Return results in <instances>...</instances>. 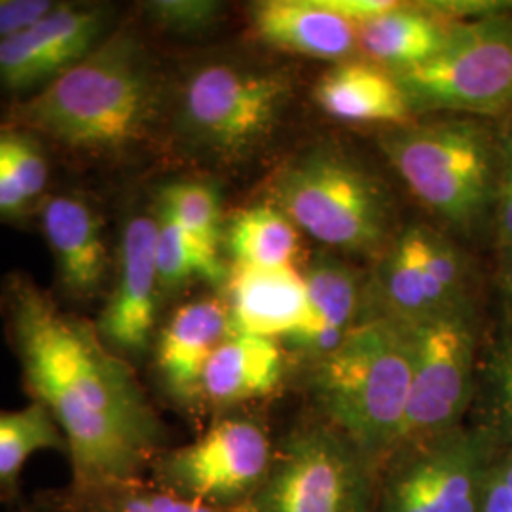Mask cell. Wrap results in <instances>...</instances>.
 <instances>
[{
	"instance_id": "obj_18",
	"label": "cell",
	"mask_w": 512,
	"mask_h": 512,
	"mask_svg": "<svg viewBox=\"0 0 512 512\" xmlns=\"http://www.w3.org/2000/svg\"><path fill=\"white\" fill-rule=\"evenodd\" d=\"M283 368L277 340L232 332L207 363L202 397L222 406L266 397L281 384Z\"/></svg>"
},
{
	"instance_id": "obj_3",
	"label": "cell",
	"mask_w": 512,
	"mask_h": 512,
	"mask_svg": "<svg viewBox=\"0 0 512 512\" xmlns=\"http://www.w3.org/2000/svg\"><path fill=\"white\" fill-rule=\"evenodd\" d=\"M414 370V329L382 315L319 357L311 389L330 427L378 471L399 446Z\"/></svg>"
},
{
	"instance_id": "obj_10",
	"label": "cell",
	"mask_w": 512,
	"mask_h": 512,
	"mask_svg": "<svg viewBox=\"0 0 512 512\" xmlns=\"http://www.w3.org/2000/svg\"><path fill=\"white\" fill-rule=\"evenodd\" d=\"M272 461L270 440L258 423L228 418L200 439L160 454L152 467L154 482L167 490L234 511L255 495Z\"/></svg>"
},
{
	"instance_id": "obj_31",
	"label": "cell",
	"mask_w": 512,
	"mask_h": 512,
	"mask_svg": "<svg viewBox=\"0 0 512 512\" xmlns=\"http://www.w3.org/2000/svg\"><path fill=\"white\" fill-rule=\"evenodd\" d=\"M418 239H420L421 256L427 266V270L435 277L440 289L446 293L448 300L456 304V296L463 281V266L459 262V256L450 243L435 236L429 230L418 228Z\"/></svg>"
},
{
	"instance_id": "obj_27",
	"label": "cell",
	"mask_w": 512,
	"mask_h": 512,
	"mask_svg": "<svg viewBox=\"0 0 512 512\" xmlns=\"http://www.w3.org/2000/svg\"><path fill=\"white\" fill-rule=\"evenodd\" d=\"M160 215L179 224L186 234L219 251L222 236L219 194L203 183H175L165 186Z\"/></svg>"
},
{
	"instance_id": "obj_16",
	"label": "cell",
	"mask_w": 512,
	"mask_h": 512,
	"mask_svg": "<svg viewBox=\"0 0 512 512\" xmlns=\"http://www.w3.org/2000/svg\"><path fill=\"white\" fill-rule=\"evenodd\" d=\"M42 228L63 289L74 298H92L109 266L103 222L95 209L76 196H55L44 205Z\"/></svg>"
},
{
	"instance_id": "obj_15",
	"label": "cell",
	"mask_w": 512,
	"mask_h": 512,
	"mask_svg": "<svg viewBox=\"0 0 512 512\" xmlns=\"http://www.w3.org/2000/svg\"><path fill=\"white\" fill-rule=\"evenodd\" d=\"M228 310L238 334L291 338L308 317V289L289 268L236 266L228 275Z\"/></svg>"
},
{
	"instance_id": "obj_28",
	"label": "cell",
	"mask_w": 512,
	"mask_h": 512,
	"mask_svg": "<svg viewBox=\"0 0 512 512\" xmlns=\"http://www.w3.org/2000/svg\"><path fill=\"white\" fill-rule=\"evenodd\" d=\"M0 165L33 203L48 184V160L37 137L23 129L0 131Z\"/></svg>"
},
{
	"instance_id": "obj_2",
	"label": "cell",
	"mask_w": 512,
	"mask_h": 512,
	"mask_svg": "<svg viewBox=\"0 0 512 512\" xmlns=\"http://www.w3.org/2000/svg\"><path fill=\"white\" fill-rule=\"evenodd\" d=\"M158 88L150 57L128 29H116L52 84L16 103V128L88 160L128 154L148 135Z\"/></svg>"
},
{
	"instance_id": "obj_7",
	"label": "cell",
	"mask_w": 512,
	"mask_h": 512,
	"mask_svg": "<svg viewBox=\"0 0 512 512\" xmlns=\"http://www.w3.org/2000/svg\"><path fill=\"white\" fill-rule=\"evenodd\" d=\"M391 74L410 110H501L512 101V21L454 23L437 54Z\"/></svg>"
},
{
	"instance_id": "obj_37",
	"label": "cell",
	"mask_w": 512,
	"mask_h": 512,
	"mask_svg": "<svg viewBox=\"0 0 512 512\" xmlns=\"http://www.w3.org/2000/svg\"><path fill=\"white\" fill-rule=\"evenodd\" d=\"M29 512H57L55 509H31Z\"/></svg>"
},
{
	"instance_id": "obj_32",
	"label": "cell",
	"mask_w": 512,
	"mask_h": 512,
	"mask_svg": "<svg viewBox=\"0 0 512 512\" xmlns=\"http://www.w3.org/2000/svg\"><path fill=\"white\" fill-rule=\"evenodd\" d=\"M478 512H512V446H499L484 476Z\"/></svg>"
},
{
	"instance_id": "obj_21",
	"label": "cell",
	"mask_w": 512,
	"mask_h": 512,
	"mask_svg": "<svg viewBox=\"0 0 512 512\" xmlns=\"http://www.w3.org/2000/svg\"><path fill=\"white\" fill-rule=\"evenodd\" d=\"M450 25L420 10L395 8L357 25V37L366 54L393 71L416 67L437 54Z\"/></svg>"
},
{
	"instance_id": "obj_29",
	"label": "cell",
	"mask_w": 512,
	"mask_h": 512,
	"mask_svg": "<svg viewBox=\"0 0 512 512\" xmlns=\"http://www.w3.org/2000/svg\"><path fill=\"white\" fill-rule=\"evenodd\" d=\"M486 384L494 416L488 429L499 446H512V340L494 349L486 368Z\"/></svg>"
},
{
	"instance_id": "obj_14",
	"label": "cell",
	"mask_w": 512,
	"mask_h": 512,
	"mask_svg": "<svg viewBox=\"0 0 512 512\" xmlns=\"http://www.w3.org/2000/svg\"><path fill=\"white\" fill-rule=\"evenodd\" d=\"M234 332L228 304L205 298L173 313L156 346V366L165 389L181 403L202 397L203 374L220 344Z\"/></svg>"
},
{
	"instance_id": "obj_25",
	"label": "cell",
	"mask_w": 512,
	"mask_h": 512,
	"mask_svg": "<svg viewBox=\"0 0 512 512\" xmlns=\"http://www.w3.org/2000/svg\"><path fill=\"white\" fill-rule=\"evenodd\" d=\"M228 249L236 266L289 268L298 253V230L277 207H251L234 215Z\"/></svg>"
},
{
	"instance_id": "obj_24",
	"label": "cell",
	"mask_w": 512,
	"mask_h": 512,
	"mask_svg": "<svg viewBox=\"0 0 512 512\" xmlns=\"http://www.w3.org/2000/svg\"><path fill=\"white\" fill-rule=\"evenodd\" d=\"M48 450L67 454V442L44 404L0 410V499L16 497L27 461Z\"/></svg>"
},
{
	"instance_id": "obj_4",
	"label": "cell",
	"mask_w": 512,
	"mask_h": 512,
	"mask_svg": "<svg viewBox=\"0 0 512 512\" xmlns=\"http://www.w3.org/2000/svg\"><path fill=\"white\" fill-rule=\"evenodd\" d=\"M380 147L414 196L454 226H473L494 200V148L469 120L389 131Z\"/></svg>"
},
{
	"instance_id": "obj_8",
	"label": "cell",
	"mask_w": 512,
	"mask_h": 512,
	"mask_svg": "<svg viewBox=\"0 0 512 512\" xmlns=\"http://www.w3.org/2000/svg\"><path fill=\"white\" fill-rule=\"evenodd\" d=\"M289 95L277 74L256 73L232 63H207L184 82L179 124L190 145L236 160L260 145L274 128Z\"/></svg>"
},
{
	"instance_id": "obj_19",
	"label": "cell",
	"mask_w": 512,
	"mask_h": 512,
	"mask_svg": "<svg viewBox=\"0 0 512 512\" xmlns=\"http://www.w3.org/2000/svg\"><path fill=\"white\" fill-rule=\"evenodd\" d=\"M304 281L308 289V317L287 340L294 348L319 359L336 348L357 325L359 279L340 260L321 256L311 264Z\"/></svg>"
},
{
	"instance_id": "obj_35",
	"label": "cell",
	"mask_w": 512,
	"mask_h": 512,
	"mask_svg": "<svg viewBox=\"0 0 512 512\" xmlns=\"http://www.w3.org/2000/svg\"><path fill=\"white\" fill-rule=\"evenodd\" d=\"M31 202L12 179V175L0 165V217H16L23 213Z\"/></svg>"
},
{
	"instance_id": "obj_17",
	"label": "cell",
	"mask_w": 512,
	"mask_h": 512,
	"mask_svg": "<svg viewBox=\"0 0 512 512\" xmlns=\"http://www.w3.org/2000/svg\"><path fill=\"white\" fill-rule=\"evenodd\" d=\"M256 35L294 54L342 59L357 46V25L317 0H266L251 10Z\"/></svg>"
},
{
	"instance_id": "obj_23",
	"label": "cell",
	"mask_w": 512,
	"mask_h": 512,
	"mask_svg": "<svg viewBox=\"0 0 512 512\" xmlns=\"http://www.w3.org/2000/svg\"><path fill=\"white\" fill-rule=\"evenodd\" d=\"M57 512H236L205 505L160 486L129 478L97 486H73L57 497Z\"/></svg>"
},
{
	"instance_id": "obj_34",
	"label": "cell",
	"mask_w": 512,
	"mask_h": 512,
	"mask_svg": "<svg viewBox=\"0 0 512 512\" xmlns=\"http://www.w3.org/2000/svg\"><path fill=\"white\" fill-rule=\"evenodd\" d=\"M501 167L497 179V234L505 249H512V137L501 152Z\"/></svg>"
},
{
	"instance_id": "obj_5",
	"label": "cell",
	"mask_w": 512,
	"mask_h": 512,
	"mask_svg": "<svg viewBox=\"0 0 512 512\" xmlns=\"http://www.w3.org/2000/svg\"><path fill=\"white\" fill-rule=\"evenodd\" d=\"M274 196L277 209L298 228L332 247L368 251L387 236L382 186L332 148H317L283 169Z\"/></svg>"
},
{
	"instance_id": "obj_6",
	"label": "cell",
	"mask_w": 512,
	"mask_h": 512,
	"mask_svg": "<svg viewBox=\"0 0 512 512\" xmlns=\"http://www.w3.org/2000/svg\"><path fill=\"white\" fill-rule=\"evenodd\" d=\"M378 471L330 425L294 431L236 512H374Z\"/></svg>"
},
{
	"instance_id": "obj_30",
	"label": "cell",
	"mask_w": 512,
	"mask_h": 512,
	"mask_svg": "<svg viewBox=\"0 0 512 512\" xmlns=\"http://www.w3.org/2000/svg\"><path fill=\"white\" fill-rule=\"evenodd\" d=\"M145 12L169 33L196 35L219 21L222 4L213 0H154L145 4Z\"/></svg>"
},
{
	"instance_id": "obj_20",
	"label": "cell",
	"mask_w": 512,
	"mask_h": 512,
	"mask_svg": "<svg viewBox=\"0 0 512 512\" xmlns=\"http://www.w3.org/2000/svg\"><path fill=\"white\" fill-rule=\"evenodd\" d=\"M319 107L344 122L403 124L410 114L395 76L366 63H344L325 74L315 90Z\"/></svg>"
},
{
	"instance_id": "obj_13",
	"label": "cell",
	"mask_w": 512,
	"mask_h": 512,
	"mask_svg": "<svg viewBox=\"0 0 512 512\" xmlns=\"http://www.w3.org/2000/svg\"><path fill=\"white\" fill-rule=\"evenodd\" d=\"M156 238L158 220L137 215L126 224L116 287L97 329L110 349L141 353L148 348L156 325L160 289Z\"/></svg>"
},
{
	"instance_id": "obj_36",
	"label": "cell",
	"mask_w": 512,
	"mask_h": 512,
	"mask_svg": "<svg viewBox=\"0 0 512 512\" xmlns=\"http://www.w3.org/2000/svg\"><path fill=\"white\" fill-rule=\"evenodd\" d=\"M505 283H507V293H509L512 300V266L509 268V274H507V281Z\"/></svg>"
},
{
	"instance_id": "obj_12",
	"label": "cell",
	"mask_w": 512,
	"mask_h": 512,
	"mask_svg": "<svg viewBox=\"0 0 512 512\" xmlns=\"http://www.w3.org/2000/svg\"><path fill=\"white\" fill-rule=\"evenodd\" d=\"M112 31L107 4L57 2L37 23L0 42V88L40 92L92 54Z\"/></svg>"
},
{
	"instance_id": "obj_33",
	"label": "cell",
	"mask_w": 512,
	"mask_h": 512,
	"mask_svg": "<svg viewBox=\"0 0 512 512\" xmlns=\"http://www.w3.org/2000/svg\"><path fill=\"white\" fill-rule=\"evenodd\" d=\"M55 4L52 0H0V42L37 23Z\"/></svg>"
},
{
	"instance_id": "obj_26",
	"label": "cell",
	"mask_w": 512,
	"mask_h": 512,
	"mask_svg": "<svg viewBox=\"0 0 512 512\" xmlns=\"http://www.w3.org/2000/svg\"><path fill=\"white\" fill-rule=\"evenodd\" d=\"M156 266L160 289H177L192 277L211 283H219L226 277V268L217 249L203 245L186 234L179 224L162 215L158 219Z\"/></svg>"
},
{
	"instance_id": "obj_22",
	"label": "cell",
	"mask_w": 512,
	"mask_h": 512,
	"mask_svg": "<svg viewBox=\"0 0 512 512\" xmlns=\"http://www.w3.org/2000/svg\"><path fill=\"white\" fill-rule=\"evenodd\" d=\"M385 291L391 308L385 315L410 325L442 311L458 310L423 262L418 228L408 230L395 247L387 266Z\"/></svg>"
},
{
	"instance_id": "obj_11",
	"label": "cell",
	"mask_w": 512,
	"mask_h": 512,
	"mask_svg": "<svg viewBox=\"0 0 512 512\" xmlns=\"http://www.w3.org/2000/svg\"><path fill=\"white\" fill-rule=\"evenodd\" d=\"M412 329V385L395 452L459 427L473 393L475 332L463 311H442L412 323Z\"/></svg>"
},
{
	"instance_id": "obj_1",
	"label": "cell",
	"mask_w": 512,
	"mask_h": 512,
	"mask_svg": "<svg viewBox=\"0 0 512 512\" xmlns=\"http://www.w3.org/2000/svg\"><path fill=\"white\" fill-rule=\"evenodd\" d=\"M6 317L33 401L67 442L73 486L139 478L160 456L164 429L128 363L31 281L10 283Z\"/></svg>"
},
{
	"instance_id": "obj_9",
	"label": "cell",
	"mask_w": 512,
	"mask_h": 512,
	"mask_svg": "<svg viewBox=\"0 0 512 512\" xmlns=\"http://www.w3.org/2000/svg\"><path fill=\"white\" fill-rule=\"evenodd\" d=\"M499 442L488 427H456L406 446L387 465L374 512H478Z\"/></svg>"
}]
</instances>
